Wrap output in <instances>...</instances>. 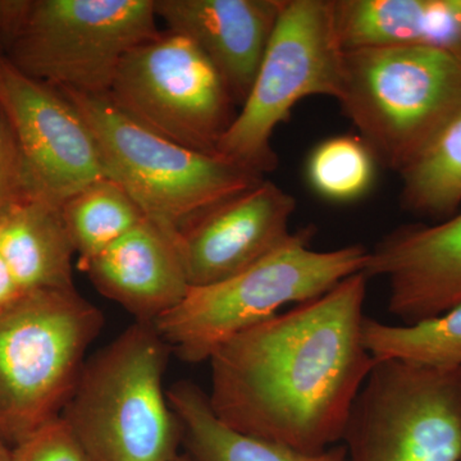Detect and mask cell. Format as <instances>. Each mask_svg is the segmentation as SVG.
<instances>
[{"mask_svg":"<svg viewBox=\"0 0 461 461\" xmlns=\"http://www.w3.org/2000/svg\"><path fill=\"white\" fill-rule=\"evenodd\" d=\"M62 212L81 271L147 218L131 196L108 177L91 182L67 199Z\"/></svg>","mask_w":461,"mask_h":461,"instance_id":"cell-21","label":"cell"},{"mask_svg":"<svg viewBox=\"0 0 461 461\" xmlns=\"http://www.w3.org/2000/svg\"><path fill=\"white\" fill-rule=\"evenodd\" d=\"M364 275L388 284V312L411 324L461 304V209L435 224L400 227L369 250Z\"/></svg>","mask_w":461,"mask_h":461,"instance_id":"cell-13","label":"cell"},{"mask_svg":"<svg viewBox=\"0 0 461 461\" xmlns=\"http://www.w3.org/2000/svg\"><path fill=\"white\" fill-rule=\"evenodd\" d=\"M345 50L335 0H285L247 100L223 136L218 156L264 176L278 166L273 132L300 100H338Z\"/></svg>","mask_w":461,"mask_h":461,"instance_id":"cell-8","label":"cell"},{"mask_svg":"<svg viewBox=\"0 0 461 461\" xmlns=\"http://www.w3.org/2000/svg\"><path fill=\"white\" fill-rule=\"evenodd\" d=\"M29 195V185L16 136L0 105V212Z\"/></svg>","mask_w":461,"mask_h":461,"instance_id":"cell-24","label":"cell"},{"mask_svg":"<svg viewBox=\"0 0 461 461\" xmlns=\"http://www.w3.org/2000/svg\"><path fill=\"white\" fill-rule=\"evenodd\" d=\"M306 172L309 184L323 198L351 202L371 189L375 158L359 136H335L312 151Z\"/></svg>","mask_w":461,"mask_h":461,"instance_id":"cell-22","label":"cell"},{"mask_svg":"<svg viewBox=\"0 0 461 461\" xmlns=\"http://www.w3.org/2000/svg\"><path fill=\"white\" fill-rule=\"evenodd\" d=\"M285 0H154L168 32L189 39L223 78L236 105L247 100Z\"/></svg>","mask_w":461,"mask_h":461,"instance_id":"cell-14","label":"cell"},{"mask_svg":"<svg viewBox=\"0 0 461 461\" xmlns=\"http://www.w3.org/2000/svg\"><path fill=\"white\" fill-rule=\"evenodd\" d=\"M399 175L403 209L426 217L456 213L461 208V111Z\"/></svg>","mask_w":461,"mask_h":461,"instance_id":"cell-20","label":"cell"},{"mask_svg":"<svg viewBox=\"0 0 461 461\" xmlns=\"http://www.w3.org/2000/svg\"><path fill=\"white\" fill-rule=\"evenodd\" d=\"M172 461H194V460L191 459V457L187 454H185V455L180 454V455H178L177 457H176V459H173Z\"/></svg>","mask_w":461,"mask_h":461,"instance_id":"cell-27","label":"cell"},{"mask_svg":"<svg viewBox=\"0 0 461 461\" xmlns=\"http://www.w3.org/2000/svg\"><path fill=\"white\" fill-rule=\"evenodd\" d=\"M59 90L93 132L105 177L117 182L149 221L173 236L212 206L264 178L222 157L191 150L145 129L105 95Z\"/></svg>","mask_w":461,"mask_h":461,"instance_id":"cell-7","label":"cell"},{"mask_svg":"<svg viewBox=\"0 0 461 461\" xmlns=\"http://www.w3.org/2000/svg\"><path fill=\"white\" fill-rule=\"evenodd\" d=\"M0 105L16 136L30 195L62 205L105 177L93 132L72 100L2 56Z\"/></svg>","mask_w":461,"mask_h":461,"instance_id":"cell-11","label":"cell"},{"mask_svg":"<svg viewBox=\"0 0 461 461\" xmlns=\"http://www.w3.org/2000/svg\"><path fill=\"white\" fill-rule=\"evenodd\" d=\"M0 461H14V451L9 446L0 441Z\"/></svg>","mask_w":461,"mask_h":461,"instance_id":"cell-26","label":"cell"},{"mask_svg":"<svg viewBox=\"0 0 461 461\" xmlns=\"http://www.w3.org/2000/svg\"><path fill=\"white\" fill-rule=\"evenodd\" d=\"M295 209L293 195L263 178L182 226L176 245L190 286L226 280L281 247Z\"/></svg>","mask_w":461,"mask_h":461,"instance_id":"cell-12","label":"cell"},{"mask_svg":"<svg viewBox=\"0 0 461 461\" xmlns=\"http://www.w3.org/2000/svg\"><path fill=\"white\" fill-rule=\"evenodd\" d=\"M338 102L375 160L402 173L461 111V57L414 45L345 50Z\"/></svg>","mask_w":461,"mask_h":461,"instance_id":"cell-6","label":"cell"},{"mask_svg":"<svg viewBox=\"0 0 461 461\" xmlns=\"http://www.w3.org/2000/svg\"><path fill=\"white\" fill-rule=\"evenodd\" d=\"M368 281L357 273L224 342L209 359L215 417L304 453L341 444L375 364L363 341Z\"/></svg>","mask_w":461,"mask_h":461,"instance_id":"cell-1","label":"cell"},{"mask_svg":"<svg viewBox=\"0 0 461 461\" xmlns=\"http://www.w3.org/2000/svg\"><path fill=\"white\" fill-rule=\"evenodd\" d=\"M363 341L375 362L396 360L437 369H461V304L415 321L388 324L364 318Z\"/></svg>","mask_w":461,"mask_h":461,"instance_id":"cell-19","label":"cell"},{"mask_svg":"<svg viewBox=\"0 0 461 461\" xmlns=\"http://www.w3.org/2000/svg\"><path fill=\"white\" fill-rule=\"evenodd\" d=\"M105 96L118 111L176 144L218 156L238 114L229 87L194 42L171 32L123 58Z\"/></svg>","mask_w":461,"mask_h":461,"instance_id":"cell-10","label":"cell"},{"mask_svg":"<svg viewBox=\"0 0 461 461\" xmlns=\"http://www.w3.org/2000/svg\"><path fill=\"white\" fill-rule=\"evenodd\" d=\"M0 256L23 294L75 288L76 250L62 205L29 195L0 212Z\"/></svg>","mask_w":461,"mask_h":461,"instance_id":"cell-17","label":"cell"},{"mask_svg":"<svg viewBox=\"0 0 461 461\" xmlns=\"http://www.w3.org/2000/svg\"><path fill=\"white\" fill-rule=\"evenodd\" d=\"M171 346L136 321L85 360L59 417L94 461H172L184 441L165 390Z\"/></svg>","mask_w":461,"mask_h":461,"instance_id":"cell-2","label":"cell"},{"mask_svg":"<svg viewBox=\"0 0 461 461\" xmlns=\"http://www.w3.org/2000/svg\"><path fill=\"white\" fill-rule=\"evenodd\" d=\"M12 451L14 461H94L60 417L48 421Z\"/></svg>","mask_w":461,"mask_h":461,"instance_id":"cell-23","label":"cell"},{"mask_svg":"<svg viewBox=\"0 0 461 461\" xmlns=\"http://www.w3.org/2000/svg\"><path fill=\"white\" fill-rule=\"evenodd\" d=\"M167 397L180 420L182 444L194 461H346L342 444L311 454L230 429L215 417L208 395L191 382L173 384Z\"/></svg>","mask_w":461,"mask_h":461,"instance_id":"cell-18","label":"cell"},{"mask_svg":"<svg viewBox=\"0 0 461 461\" xmlns=\"http://www.w3.org/2000/svg\"><path fill=\"white\" fill-rule=\"evenodd\" d=\"M83 272L103 296L136 321L151 323L180 304L191 288L176 236L148 218L91 259Z\"/></svg>","mask_w":461,"mask_h":461,"instance_id":"cell-15","label":"cell"},{"mask_svg":"<svg viewBox=\"0 0 461 461\" xmlns=\"http://www.w3.org/2000/svg\"><path fill=\"white\" fill-rule=\"evenodd\" d=\"M154 0L0 2V42L18 71L57 89L105 95L123 58L157 38Z\"/></svg>","mask_w":461,"mask_h":461,"instance_id":"cell-4","label":"cell"},{"mask_svg":"<svg viewBox=\"0 0 461 461\" xmlns=\"http://www.w3.org/2000/svg\"><path fill=\"white\" fill-rule=\"evenodd\" d=\"M104 315L71 290L23 294L0 313V441L16 447L59 417Z\"/></svg>","mask_w":461,"mask_h":461,"instance_id":"cell-5","label":"cell"},{"mask_svg":"<svg viewBox=\"0 0 461 461\" xmlns=\"http://www.w3.org/2000/svg\"><path fill=\"white\" fill-rule=\"evenodd\" d=\"M23 295L5 258L0 256V313L11 308Z\"/></svg>","mask_w":461,"mask_h":461,"instance_id":"cell-25","label":"cell"},{"mask_svg":"<svg viewBox=\"0 0 461 461\" xmlns=\"http://www.w3.org/2000/svg\"><path fill=\"white\" fill-rule=\"evenodd\" d=\"M341 444L346 461H461V369L375 362Z\"/></svg>","mask_w":461,"mask_h":461,"instance_id":"cell-9","label":"cell"},{"mask_svg":"<svg viewBox=\"0 0 461 461\" xmlns=\"http://www.w3.org/2000/svg\"><path fill=\"white\" fill-rule=\"evenodd\" d=\"M311 230L290 238L241 272L209 286L191 287L186 297L158 318L167 344L185 362L202 363L233 336L278 313L282 306L313 300L357 273L369 250L362 245L317 251Z\"/></svg>","mask_w":461,"mask_h":461,"instance_id":"cell-3","label":"cell"},{"mask_svg":"<svg viewBox=\"0 0 461 461\" xmlns=\"http://www.w3.org/2000/svg\"><path fill=\"white\" fill-rule=\"evenodd\" d=\"M344 50L436 48L461 57V0H335Z\"/></svg>","mask_w":461,"mask_h":461,"instance_id":"cell-16","label":"cell"}]
</instances>
